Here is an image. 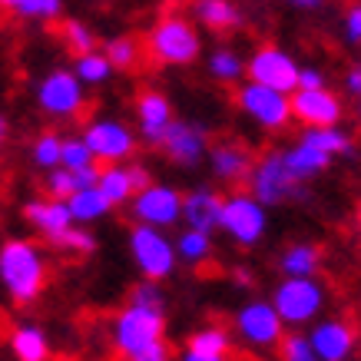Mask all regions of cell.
Listing matches in <instances>:
<instances>
[{"instance_id":"cell-1","label":"cell","mask_w":361,"mask_h":361,"mask_svg":"<svg viewBox=\"0 0 361 361\" xmlns=\"http://www.w3.org/2000/svg\"><path fill=\"white\" fill-rule=\"evenodd\" d=\"M0 282L20 305L40 298L47 285V255L30 239H7L0 245Z\"/></svg>"},{"instance_id":"cell-2","label":"cell","mask_w":361,"mask_h":361,"mask_svg":"<svg viewBox=\"0 0 361 361\" xmlns=\"http://www.w3.org/2000/svg\"><path fill=\"white\" fill-rule=\"evenodd\" d=\"M351 153H355V142H351L348 133H341L338 126H325V130H305L295 146L282 149V159L288 166V173L295 176L298 183H305L322 169H329L335 156Z\"/></svg>"},{"instance_id":"cell-3","label":"cell","mask_w":361,"mask_h":361,"mask_svg":"<svg viewBox=\"0 0 361 361\" xmlns=\"http://www.w3.org/2000/svg\"><path fill=\"white\" fill-rule=\"evenodd\" d=\"M199 50H202V40H199L196 23H189L179 13L163 17L149 33V54H153L156 63L186 66L199 56Z\"/></svg>"},{"instance_id":"cell-4","label":"cell","mask_w":361,"mask_h":361,"mask_svg":"<svg viewBox=\"0 0 361 361\" xmlns=\"http://www.w3.org/2000/svg\"><path fill=\"white\" fill-rule=\"evenodd\" d=\"M272 308L282 325H308L325 308V288L315 275L308 279H282L272 292Z\"/></svg>"},{"instance_id":"cell-5","label":"cell","mask_w":361,"mask_h":361,"mask_svg":"<svg viewBox=\"0 0 361 361\" xmlns=\"http://www.w3.org/2000/svg\"><path fill=\"white\" fill-rule=\"evenodd\" d=\"M245 183H249V192L259 199L265 209L305 196L302 183L288 173V166H285V159H282V149H272V153H265L259 163H252V173Z\"/></svg>"},{"instance_id":"cell-6","label":"cell","mask_w":361,"mask_h":361,"mask_svg":"<svg viewBox=\"0 0 361 361\" xmlns=\"http://www.w3.org/2000/svg\"><path fill=\"white\" fill-rule=\"evenodd\" d=\"M130 255L146 282H163V279H169V275L176 272V265H179L176 245L169 242V235H163V229H153V226H133Z\"/></svg>"},{"instance_id":"cell-7","label":"cell","mask_w":361,"mask_h":361,"mask_svg":"<svg viewBox=\"0 0 361 361\" xmlns=\"http://www.w3.org/2000/svg\"><path fill=\"white\" fill-rule=\"evenodd\" d=\"M219 229L239 245H259L269 229V216L265 206L252 192H235V196L222 199L219 212Z\"/></svg>"},{"instance_id":"cell-8","label":"cell","mask_w":361,"mask_h":361,"mask_svg":"<svg viewBox=\"0 0 361 361\" xmlns=\"http://www.w3.org/2000/svg\"><path fill=\"white\" fill-rule=\"evenodd\" d=\"M166 331V315L156 308H140V305H126L113 322V345L120 355H136L153 341H163Z\"/></svg>"},{"instance_id":"cell-9","label":"cell","mask_w":361,"mask_h":361,"mask_svg":"<svg viewBox=\"0 0 361 361\" xmlns=\"http://www.w3.org/2000/svg\"><path fill=\"white\" fill-rule=\"evenodd\" d=\"M235 103L252 123H259L269 133H279L292 123V99H288V93H279V90L262 87V83L245 80L239 93H235Z\"/></svg>"},{"instance_id":"cell-10","label":"cell","mask_w":361,"mask_h":361,"mask_svg":"<svg viewBox=\"0 0 361 361\" xmlns=\"http://www.w3.org/2000/svg\"><path fill=\"white\" fill-rule=\"evenodd\" d=\"M235 335L249 348L269 351V348H279V341L285 338V325H282V318L275 315L272 302L252 298V302H245L235 312Z\"/></svg>"},{"instance_id":"cell-11","label":"cell","mask_w":361,"mask_h":361,"mask_svg":"<svg viewBox=\"0 0 361 361\" xmlns=\"http://www.w3.org/2000/svg\"><path fill=\"white\" fill-rule=\"evenodd\" d=\"M130 212L136 226H153V229H169L183 219V192L166 183H149L130 199Z\"/></svg>"},{"instance_id":"cell-12","label":"cell","mask_w":361,"mask_h":361,"mask_svg":"<svg viewBox=\"0 0 361 361\" xmlns=\"http://www.w3.org/2000/svg\"><path fill=\"white\" fill-rule=\"evenodd\" d=\"M37 103L47 116L70 120L83 110V83L77 80L73 70H50L37 87Z\"/></svg>"},{"instance_id":"cell-13","label":"cell","mask_w":361,"mask_h":361,"mask_svg":"<svg viewBox=\"0 0 361 361\" xmlns=\"http://www.w3.org/2000/svg\"><path fill=\"white\" fill-rule=\"evenodd\" d=\"M298 70H302V66L295 63V56L285 54L282 47H262V50H255L252 60L245 63V77H249L252 83L279 90V93H295Z\"/></svg>"},{"instance_id":"cell-14","label":"cell","mask_w":361,"mask_h":361,"mask_svg":"<svg viewBox=\"0 0 361 361\" xmlns=\"http://www.w3.org/2000/svg\"><path fill=\"white\" fill-rule=\"evenodd\" d=\"M83 142L93 153V159H103V163H126L133 153H136V136L126 123L120 120H93L83 130Z\"/></svg>"},{"instance_id":"cell-15","label":"cell","mask_w":361,"mask_h":361,"mask_svg":"<svg viewBox=\"0 0 361 361\" xmlns=\"http://www.w3.org/2000/svg\"><path fill=\"white\" fill-rule=\"evenodd\" d=\"M292 99V116L298 123H305L308 130H325V126H338L341 123V99L331 93L329 87L318 90H295L288 93Z\"/></svg>"},{"instance_id":"cell-16","label":"cell","mask_w":361,"mask_h":361,"mask_svg":"<svg viewBox=\"0 0 361 361\" xmlns=\"http://www.w3.org/2000/svg\"><path fill=\"white\" fill-rule=\"evenodd\" d=\"M159 146L166 149V156L179 166H196L202 156L209 153V140H206V130L199 123H189V120H173L166 126L163 140Z\"/></svg>"},{"instance_id":"cell-17","label":"cell","mask_w":361,"mask_h":361,"mask_svg":"<svg viewBox=\"0 0 361 361\" xmlns=\"http://www.w3.org/2000/svg\"><path fill=\"white\" fill-rule=\"evenodd\" d=\"M308 341H312L318 361H348L355 355L358 335L345 318H322V322H315Z\"/></svg>"},{"instance_id":"cell-18","label":"cell","mask_w":361,"mask_h":361,"mask_svg":"<svg viewBox=\"0 0 361 361\" xmlns=\"http://www.w3.org/2000/svg\"><path fill=\"white\" fill-rule=\"evenodd\" d=\"M23 216H27V222H30L37 232H44L47 239H54V235H60L63 229L77 226L73 216H70V209H66V199H54V196L30 199V202L23 206Z\"/></svg>"},{"instance_id":"cell-19","label":"cell","mask_w":361,"mask_h":361,"mask_svg":"<svg viewBox=\"0 0 361 361\" xmlns=\"http://www.w3.org/2000/svg\"><path fill=\"white\" fill-rule=\"evenodd\" d=\"M219 212H222V196L216 189L199 186L189 196H183V219H186L189 229L216 232L219 229Z\"/></svg>"},{"instance_id":"cell-20","label":"cell","mask_w":361,"mask_h":361,"mask_svg":"<svg viewBox=\"0 0 361 361\" xmlns=\"http://www.w3.org/2000/svg\"><path fill=\"white\" fill-rule=\"evenodd\" d=\"M136 123H140L142 140L159 146L166 126L173 123V106H169V99H166L163 93H153V90L142 93V97L136 99Z\"/></svg>"},{"instance_id":"cell-21","label":"cell","mask_w":361,"mask_h":361,"mask_svg":"<svg viewBox=\"0 0 361 361\" xmlns=\"http://www.w3.org/2000/svg\"><path fill=\"white\" fill-rule=\"evenodd\" d=\"M209 163H212V173L219 176L222 183H239V179H249L252 173V156L242 142H219L209 149Z\"/></svg>"},{"instance_id":"cell-22","label":"cell","mask_w":361,"mask_h":361,"mask_svg":"<svg viewBox=\"0 0 361 361\" xmlns=\"http://www.w3.org/2000/svg\"><path fill=\"white\" fill-rule=\"evenodd\" d=\"M11 351L17 361H50V338L40 325L23 322L11 331Z\"/></svg>"},{"instance_id":"cell-23","label":"cell","mask_w":361,"mask_h":361,"mask_svg":"<svg viewBox=\"0 0 361 361\" xmlns=\"http://www.w3.org/2000/svg\"><path fill=\"white\" fill-rule=\"evenodd\" d=\"M279 265H282L285 279H308V275L318 272L322 252H318V245H312V242H292V245L282 252Z\"/></svg>"},{"instance_id":"cell-24","label":"cell","mask_w":361,"mask_h":361,"mask_svg":"<svg viewBox=\"0 0 361 361\" xmlns=\"http://www.w3.org/2000/svg\"><path fill=\"white\" fill-rule=\"evenodd\" d=\"M66 209H70V216H73L77 226H87V222L103 219L113 206L106 202V196L97 186H87V189H77L73 196H66Z\"/></svg>"},{"instance_id":"cell-25","label":"cell","mask_w":361,"mask_h":361,"mask_svg":"<svg viewBox=\"0 0 361 361\" xmlns=\"http://www.w3.org/2000/svg\"><path fill=\"white\" fill-rule=\"evenodd\" d=\"M97 189L106 196L110 206H123L133 199V183H130V169L123 163H110L106 169H99Z\"/></svg>"},{"instance_id":"cell-26","label":"cell","mask_w":361,"mask_h":361,"mask_svg":"<svg viewBox=\"0 0 361 361\" xmlns=\"http://www.w3.org/2000/svg\"><path fill=\"white\" fill-rule=\"evenodd\" d=\"M196 20L209 30H232L239 27V7L232 0H196Z\"/></svg>"},{"instance_id":"cell-27","label":"cell","mask_w":361,"mask_h":361,"mask_svg":"<svg viewBox=\"0 0 361 361\" xmlns=\"http://www.w3.org/2000/svg\"><path fill=\"white\" fill-rule=\"evenodd\" d=\"M176 245V259L186 265H202L212 255V232H199V229H186L179 239L173 242Z\"/></svg>"},{"instance_id":"cell-28","label":"cell","mask_w":361,"mask_h":361,"mask_svg":"<svg viewBox=\"0 0 361 361\" xmlns=\"http://www.w3.org/2000/svg\"><path fill=\"white\" fill-rule=\"evenodd\" d=\"M73 73H77V80L83 83V87H97V83H106L113 73V66L110 60L103 54H97V50H90V54H80L77 56V63H73Z\"/></svg>"},{"instance_id":"cell-29","label":"cell","mask_w":361,"mask_h":361,"mask_svg":"<svg viewBox=\"0 0 361 361\" xmlns=\"http://www.w3.org/2000/svg\"><path fill=\"white\" fill-rule=\"evenodd\" d=\"M209 73L219 80V83H235V80L245 77V63L235 50H216L209 56Z\"/></svg>"},{"instance_id":"cell-30","label":"cell","mask_w":361,"mask_h":361,"mask_svg":"<svg viewBox=\"0 0 361 361\" xmlns=\"http://www.w3.org/2000/svg\"><path fill=\"white\" fill-rule=\"evenodd\" d=\"M232 335L219 325H209V329H199L192 338H189V348L202 351V355H229Z\"/></svg>"},{"instance_id":"cell-31","label":"cell","mask_w":361,"mask_h":361,"mask_svg":"<svg viewBox=\"0 0 361 361\" xmlns=\"http://www.w3.org/2000/svg\"><path fill=\"white\" fill-rule=\"evenodd\" d=\"M103 56L110 60L113 70H133L136 60H140V47H136L133 37H113V40H106V47H103Z\"/></svg>"},{"instance_id":"cell-32","label":"cell","mask_w":361,"mask_h":361,"mask_svg":"<svg viewBox=\"0 0 361 361\" xmlns=\"http://www.w3.org/2000/svg\"><path fill=\"white\" fill-rule=\"evenodd\" d=\"M7 7L23 20H56L63 11V0H11Z\"/></svg>"},{"instance_id":"cell-33","label":"cell","mask_w":361,"mask_h":361,"mask_svg":"<svg viewBox=\"0 0 361 361\" xmlns=\"http://www.w3.org/2000/svg\"><path fill=\"white\" fill-rule=\"evenodd\" d=\"M50 242H54L56 249L70 252V255H90V252L97 249V239H93L87 229H80V226H70V229H63L60 235H54Z\"/></svg>"},{"instance_id":"cell-34","label":"cell","mask_w":361,"mask_h":361,"mask_svg":"<svg viewBox=\"0 0 361 361\" xmlns=\"http://www.w3.org/2000/svg\"><path fill=\"white\" fill-rule=\"evenodd\" d=\"M60 146H63V140L56 136V133H44V136H37L33 140V163L40 166V169H56L60 166Z\"/></svg>"},{"instance_id":"cell-35","label":"cell","mask_w":361,"mask_h":361,"mask_svg":"<svg viewBox=\"0 0 361 361\" xmlns=\"http://www.w3.org/2000/svg\"><path fill=\"white\" fill-rule=\"evenodd\" d=\"M63 44L80 56V54L97 50V37H93V30H90L83 20H66L63 23Z\"/></svg>"},{"instance_id":"cell-36","label":"cell","mask_w":361,"mask_h":361,"mask_svg":"<svg viewBox=\"0 0 361 361\" xmlns=\"http://www.w3.org/2000/svg\"><path fill=\"white\" fill-rule=\"evenodd\" d=\"M90 163H97V159H93V153L87 149L83 136L63 140V146H60V166H63V169H83V166H90Z\"/></svg>"},{"instance_id":"cell-37","label":"cell","mask_w":361,"mask_h":361,"mask_svg":"<svg viewBox=\"0 0 361 361\" xmlns=\"http://www.w3.org/2000/svg\"><path fill=\"white\" fill-rule=\"evenodd\" d=\"M279 351H282V361H318L308 335H285L279 341Z\"/></svg>"},{"instance_id":"cell-38","label":"cell","mask_w":361,"mask_h":361,"mask_svg":"<svg viewBox=\"0 0 361 361\" xmlns=\"http://www.w3.org/2000/svg\"><path fill=\"white\" fill-rule=\"evenodd\" d=\"M77 192V183H73V173L56 166V169H47V196L54 199H66Z\"/></svg>"},{"instance_id":"cell-39","label":"cell","mask_w":361,"mask_h":361,"mask_svg":"<svg viewBox=\"0 0 361 361\" xmlns=\"http://www.w3.org/2000/svg\"><path fill=\"white\" fill-rule=\"evenodd\" d=\"M130 305H140V308H156V312H163V308H166L163 288H156V282H140V285H136V288H133Z\"/></svg>"},{"instance_id":"cell-40","label":"cell","mask_w":361,"mask_h":361,"mask_svg":"<svg viewBox=\"0 0 361 361\" xmlns=\"http://www.w3.org/2000/svg\"><path fill=\"white\" fill-rule=\"evenodd\" d=\"M130 361H173V355H169V345H166V341H153V345H146L142 351L130 355Z\"/></svg>"},{"instance_id":"cell-41","label":"cell","mask_w":361,"mask_h":361,"mask_svg":"<svg viewBox=\"0 0 361 361\" xmlns=\"http://www.w3.org/2000/svg\"><path fill=\"white\" fill-rule=\"evenodd\" d=\"M318 87H325V73H322L318 66H302V70H298L295 90H318Z\"/></svg>"},{"instance_id":"cell-42","label":"cell","mask_w":361,"mask_h":361,"mask_svg":"<svg viewBox=\"0 0 361 361\" xmlns=\"http://www.w3.org/2000/svg\"><path fill=\"white\" fill-rule=\"evenodd\" d=\"M345 37H348V44H361V4H355L345 13Z\"/></svg>"},{"instance_id":"cell-43","label":"cell","mask_w":361,"mask_h":361,"mask_svg":"<svg viewBox=\"0 0 361 361\" xmlns=\"http://www.w3.org/2000/svg\"><path fill=\"white\" fill-rule=\"evenodd\" d=\"M70 173H73V183H77V189L97 186V179H99V169H97V163L83 166V169H70Z\"/></svg>"},{"instance_id":"cell-44","label":"cell","mask_w":361,"mask_h":361,"mask_svg":"<svg viewBox=\"0 0 361 361\" xmlns=\"http://www.w3.org/2000/svg\"><path fill=\"white\" fill-rule=\"evenodd\" d=\"M130 169V183H133V196L140 192V189H146L149 183H153V176H149V169L146 166H140V163H133V166H126Z\"/></svg>"},{"instance_id":"cell-45","label":"cell","mask_w":361,"mask_h":361,"mask_svg":"<svg viewBox=\"0 0 361 361\" xmlns=\"http://www.w3.org/2000/svg\"><path fill=\"white\" fill-rule=\"evenodd\" d=\"M345 87H348V93L361 97V66H351V70H348V77H345Z\"/></svg>"},{"instance_id":"cell-46","label":"cell","mask_w":361,"mask_h":361,"mask_svg":"<svg viewBox=\"0 0 361 361\" xmlns=\"http://www.w3.org/2000/svg\"><path fill=\"white\" fill-rule=\"evenodd\" d=\"M232 282L239 285V288H252V285H255V275H252L249 269H232Z\"/></svg>"},{"instance_id":"cell-47","label":"cell","mask_w":361,"mask_h":361,"mask_svg":"<svg viewBox=\"0 0 361 361\" xmlns=\"http://www.w3.org/2000/svg\"><path fill=\"white\" fill-rule=\"evenodd\" d=\"M179 361H226V355H202V351H192V348H186L183 351V358Z\"/></svg>"},{"instance_id":"cell-48","label":"cell","mask_w":361,"mask_h":361,"mask_svg":"<svg viewBox=\"0 0 361 361\" xmlns=\"http://www.w3.org/2000/svg\"><path fill=\"white\" fill-rule=\"evenodd\" d=\"M288 4H295V7H305V11H312V7H318L322 0H288Z\"/></svg>"},{"instance_id":"cell-49","label":"cell","mask_w":361,"mask_h":361,"mask_svg":"<svg viewBox=\"0 0 361 361\" xmlns=\"http://www.w3.org/2000/svg\"><path fill=\"white\" fill-rule=\"evenodd\" d=\"M4 140H7V120L0 116V146H4Z\"/></svg>"},{"instance_id":"cell-50","label":"cell","mask_w":361,"mask_h":361,"mask_svg":"<svg viewBox=\"0 0 361 361\" xmlns=\"http://www.w3.org/2000/svg\"><path fill=\"white\" fill-rule=\"evenodd\" d=\"M7 4H11V0H0V7H7Z\"/></svg>"},{"instance_id":"cell-51","label":"cell","mask_w":361,"mask_h":361,"mask_svg":"<svg viewBox=\"0 0 361 361\" xmlns=\"http://www.w3.org/2000/svg\"><path fill=\"white\" fill-rule=\"evenodd\" d=\"M173 4H186V0H173Z\"/></svg>"},{"instance_id":"cell-52","label":"cell","mask_w":361,"mask_h":361,"mask_svg":"<svg viewBox=\"0 0 361 361\" xmlns=\"http://www.w3.org/2000/svg\"><path fill=\"white\" fill-rule=\"evenodd\" d=\"M358 99H361V97H358ZM358 116H361V103H358Z\"/></svg>"}]
</instances>
